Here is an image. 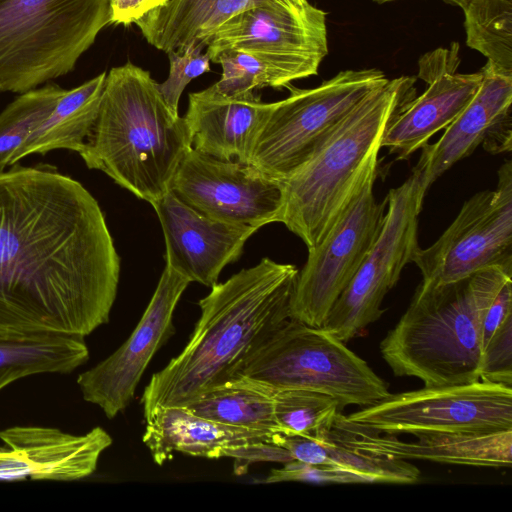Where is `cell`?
<instances>
[{"label":"cell","instance_id":"1","mask_svg":"<svg viewBox=\"0 0 512 512\" xmlns=\"http://www.w3.org/2000/svg\"><path fill=\"white\" fill-rule=\"evenodd\" d=\"M120 257L97 200L49 164L0 171V343L109 322Z\"/></svg>","mask_w":512,"mask_h":512},{"label":"cell","instance_id":"2","mask_svg":"<svg viewBox=\"0 0 512 512\" xmlns=\"http://www.w3.org/2000/svg\"><path fill=\"white\" fill-rule=\"evenodd\" d=\"M299 270L263 258L211 287L184 349L154 373L141 398L147 421L161 407L186 406L235 378L253 352L290 318Z\"/></svg>","mask_w":512,"mask_h":512},{"label":"cell","instance_id":"3","mask_svg":"<svg viewBox=\"0 0 512 512\" xmlns=\"http://www.w3.org/2000/svg\"><path fill=\"white\" fill-rule=\"evenodd\" d=\"M191 147L184 118L150 72L127 62L106 74L97 120L78 154L89 169L152 204L169 191Z\"/></svg>","mask_w":512,"mask_h":512},{"label":"cell","instance_id":"4","mask_svg":"<svg viewBox=\"0 0 512 512\" xmlns=\"http://www.w3.org/2000/svg\"><path fill=\"white\" fill-rule=\"evenodd\" d=\"M512 275L491 267L448 284L421 282L397 324L380 342L394 375L425 386L480 380L485 313Z\"/></svg>","mask_w":512,"mask_h":512},{"label":"cell","instance_id":"5","mask_svg":"<svg viewBox=\"0 0 512 512\" xmlns=\"http://www.w3.org/2000/svg\"><path fill=\"white\" fill-rule=\"evenodd\" d=\"M417 77L400 76L373 89L339 122L309 158L281 181L280 221L307 248L331 229L371 167L383 133L416 97Z\"/></svg>","mask_w":512,"mask_h":512},{"label":"cell","instance_id":"6","mask_svg":"<svg viewBox=\"0 0 512 512\" xmlns=\"http://www.w3.org/2000/svg\"><path fill=\"white\" fill-rule=\"evenodd\" d=\"M109 24V0H0L1 92L21 94L73 71Z\"/></svg>","mask_w":512,"mask_h":512},{"label":"cell","instance_id":"7","mask_svg":"<svg viewBox=\"0 0 512 512\" xmlns=\"http://www.w3.org/2000/svg\"><path fill=\"white\" fill-rule=\"evenodd\" d=\"M236 377L270 390L321 392L336 399L342 409L370 406L391 394L387 383L344 342L291 318L253 352Z\"/></svg>","mask_w":512,"mask_h":512},{"label":"cell","instance_id":"8","mask_svg":"<svg viewBox=\"0 0 512 512\" xmlns=\"http://www.w3.org/2000/svg\"><path fill=\"white\" fill-rule=\"evenodd\" d=\"M388 81L376 68L344 70L320 85L289 84L287 98L275 102L255 143L250 163L284 180L332 133L351 109Z\"/></svg>","mask_w":512,"mask_h":512},{"label":"cell","instance_id":"9","mask_svg":"<svg viewBox=\"0 0 512 512\" xmlns=\"http://www.w3.org/2000/svg\"><path fill=\"white\" fill-rule=\"evenodd\" d=\"M426 192L413 170L400 186L389 190L378 238L321 327L345 344L381 317L384 297L413 262L420 248L418 216Z\"/></svg>","mask_w":512,"mask_h":512},{"label":"cell","instance_id":"10","mask_svg":"<svg viewBox=\"0 0 512 512\" xmlns=\"http://www.w3.org/2000/svg\"><path fill=\"white\" fill-rule=\"evenodd\" d=\"M378 164L367 172L331 229L314 247L298 272L290 318L321 328L381 231L387 198L375 199Z\"/></svg>","mask_w":512,"mask_h":512},{"label":"cell","instance_id":"11","mask_svg":"<svg viewBox=\"0 0 512 512\" xmlns=\"http://www.w3.org/2000/svg\"><path fill=\"white\" fill-rule=\"evenodd\" d=\"M386 434H486L512 430V387L478 380L390 394L346 416Z\"/></svg>","mask_w":512,"mask_h":512},{"label":"cell","instance_id":"12","mask_svg":"<svg viewBox=\"0 0 512 512\" xmlns=\"http://www.w3.org/2000/svg\"><path fill=\"white\" fill-rule=\"evenodd\" d=\"M413 262L422 281L442 285L498 267L512 275V162L498 170L497 188L474 194L457 217L428 248L417 250Z\"/></svg>","mask_w":512,"mask_h":512},{"label":"cell","instance_id":"13","mask_svg":"<svg viewBox=\"0 0 512 512\" xmlns=\"http://www.w3.org/2000/svg\"><path fill=\"white\" fill-rule=\"evenodd\" d=\"M208 54L248 51L270 69L276 89L314 76L328 54L326 12L310 2L298 6L256 7L220 25L206 43Z\"/></svg>","mask_w":512,"mask_h":512},{"label":"cell","instance_id":"14","mask_svg":"<svg viewBox=\"0 0 512 512\" xmlns=\"http://www.w3.org/2000/svg\"><path fill=\"white\" fill-rule=\"evenodd\" d=\"M169 190L217 221L256 229L280 221L281 182L251 163L221 160L191 147L180 161Z\"/></svg>","mask_w":512,"mask_h":512},{"label":"cell","instance_id":"15","mask_svg":"<svg viewBox=\"0 0 512 512\" xmlns=\"http://www.w3.org/2000/svg\"><path fill=\"white\" fill-rule=\"evenodd\" d=\"M191 282L168 265L129 338L110 356L77 378L86 402L97 405L107 418L123 412L153 356L174 333L173 315Z\"/></svg>","mask_w":512,"mask_h":512},{"label":"cell","instance_id":"16","mask_svg":"<svg viewBox=\"0 0 512 512\" xmlns=\"http://www.w3.org/2000/svg\"><path fill=\"white\" fill-rule=\"evenodd\" d=\"M459 48L458 42H452L449 47L437 48L419 59L417 77L428 87L394 117L380 142V147H386L397 160L408 159L451 124L479 89L481 70L458 72Z\"/></svg>","mask_w":512,"mask_h":512},{"label":"cell","instance_id":"17","mask_svg":"<svg viewBox=\"0 0 512 512\" xmlns=\"http://www.w3.org/2000/svg\"><path fill=\"white\" fill-rule=\"evenodd\" d=\"M482 81L474 97L445 128L440 139L427 143L413 171L426 190L455 163L482 144L491 154L512 148V75L490 63L482 67Z\"/></svg>","mask_w":512,"mask_h":512},{"label":"cell","instance_id":"18","mask_svg":"<svg viewBox=\"0 0 512 512\" xmlns=\"http://www.w3.org/2000/svg\"><path fill=\"white\" fill-rule=\"evenodd\" d=\"M151 205L164 235L166 265L207 287L218 283L225 266L240 258L246 241L258 230L211 219L170 190Z\"/></svg>","mask_w":512,"mask_h":512},{"label":"cell","instance_id":"19","mask_svg":"<svg viewBox=\"0 0 512 512\" xmlns=\"http://www.w3.org/2000/svg\"><path fill=\"white\" fill-rule=\"evenodd\" d=\"M0 481H75L92 475L111 436L101 427L73 435L57 428L14 426L0 430Z\"/></svg>","mask_w":512,"mask_h":512},{"label":"cell","instance_id":"20","mask_svg":"<svg viewBox=\"0 0 512 512\" xmlns=\"http://www.w3.org/2000/svg\"><path fill=\"white\" fill-rule=\"evenodd\" d=\"M327 434L354 450L400 460H425L443 464L474 467H510L512 464V430L486 433L425 432L416 441H402L352 422L339 413Z\"/></svg>","mask_w":512,"mask_h":512},{"label":"cell","instance_id":"21","mask_svg":"<svg viewBox=\"0 0 512 512\" xmlns=\"http://www.w3.org/2000/svg\"><path fill=\"white\" fill-rule=\"evenodd\" d=\"M274 105L263 102L254 91L225 95L214 84L190 93L183 118L192 148L221 160L250 163Z\"/></svg>","mask_w":512,"mask_h":512},{"label":"cell","instance_id":"22","mask_svg":"<svg viewBox=\"0 0 512 512\" xmlns=\"http://www.w3.org/2000/svg\"><path fill=\"white\" fill-rule=\"evenodd\" d=\"M275 434L224 425L191 412L186 407L157 409L146 421L142 437L158 465L180 452L193 457L218 459L225 450L252 442H271Z\"/></svg>","mask_w":512,"mask_h":512},{"label":"cell","instance_id":"23","mask_svg":"<svg viewBox=\"0 0 512 512\" xmlns=\"http://www.w3.org/2000/svg\"><path fill=\"white\" fill-rule=\"evenodd\" d=\"M308 0H169L135 22L146 41L165 53L200 49L231 17L256 7L298 6Z\"/></svg>","mask_w":512,"mask_h":512},{"label":"cell","instance_id":"24","mask_svg":"<svg viewBox=\"0 0 512 512\" xmlns=\"http://www.w3.org/2000/svg\"><path fill=\"white\" fill-rule=\"evenodd\" d=\"M106 72L66 90L50 115L29 135L10 166L30 154L66 149L78 153L98 117Z\"/></svg>","mask_w":512,"mask_h":512},{"label":"cell","instance_id":"25","mask_svg":"<svg viewBox=\"0 0 512 512\" xmlns=\"http://www.w3.org/2000/svg\"><path fill=\"white\" fill-rule=\"evenodd\" d=\"M316 437L275 434L271 443L287 449L294 460L314 465H329L354 472L370 483L413 484L420 470L407 460L366 454L344 445L328 434Z\"/></svg>","mask_w":512,"mask_h":512},{"label":"cell","instance_id":"26","mask_svg":"<svg viewBox=\"0 0 512 512\" xmlns=\"http://www.w3.org/2000/svg\"><path fill=\"white\" fill-rule=\"evenodd\" d=\"M183 407L224 425L283 434L275 420L272 391L243 377H235Z\"/></svg>","mask_w":512,"mask_h":512},{"label":"cell","instance_id":"27","mask_svg":"<svg viewBox=\"0 0 512 512\" xmlns=\"http://www.w3.org/2000/svg\"><path fill=\"white\" fill-rule=\"evenodd\" d=\"M80 337H50L26 343H0V391L14 381L44 373L67 374L87 362Z\"/></svg>","mask_w":512,"mask_h":512},{"label":"cell","instance_id":"28","mask_svg":"<svg viewBox=\"0 0 512 512\" xmlns=\"http://www.w3.org/2000/svg\"><path fill=\"white\" fill-rule=\"evenodd\" d=\"M462 10L468 47L512 75V0H468Z\"/></svg>","mask_w":512,"mask_h":512},{"label":"cell","instance_id":"29","mask_svg":"<svg viewBox=\"0 0 512 512\" xmlns=\"http://www.w3.org/2000/svg\"><path fill=\"white\" fill-rule=\"evenodd\" d=\"M276 423L285 435L316 437L331 430L342 408L333 397L308 389L271 390Z\"/></svg>","mask_w":512,"mask_h":512},{"label":"cell","instance_id":"30","mask_svg":"<svg viewBox=\"0 0 512 512\" xmlns=\"http://www.w3.org/2000/svg\"><path fill=\"white\" fill-rule=\"evenodd\" d=\"M65 89L47 83L21 93L0 113V171L9 166L29 135L53 111Z\"/></svg>","mask_w":512,"mask_h":512},{"label":"cell","instance_id":"31","mask_svg":"<svg viewBox=\"0 0 512 512\" xmlns=\"http://www.w3.org/2000/svg\"><path fill=\"white\" fill-rule=\"evenodd\" d=\"M208 56L211 62L222 67L221 78L214 86L225 95H240L264 87L276 89L270 69L248 51L224 49Z\"/></svg>","mask_w":512,"mask_h":512},{"label":"cell","instance_id":"32","mask_svg":"<svg viewBox=\"0 0 512 512\" xmlns=\"http://www.w3.org/2000/svg\"><path fill=\"white\" fill-rule=\"evenodd\" d=\"M169 58V75L158 88L170 109L178 113L180 97L186 86L195 78L211 70V60L203 49L190 46L184 51H171Z\"/></svg>","mask_w":512,"mask_h":512},{"label":"cell","instance_id":"33","mask_svg":"<svg viewBox=\"0 0 512 512\" xmlns=\"http://www.w3.org/2000/svg\"><path fill=\"white\" fill-rule=\"evenodd\" d=\"M480 380L512 385V316L497 329L485 346Z\"/></svg>","mask_w":512,"mask_h":512},{"label":"cell","instance_id":"34","mask_svg":"<svg viewBox=\"0 0 512 512\" xmlns=\"http://www.w3.org/2000/svg\"><path fill=\"white\" fill-rule=\"evenodd\" d=\"M288 481L314 484L368 483L364 477L342 468L329 465L308 464L298 460L287 462L282 468L272 469L265 480L266 483Z\"/></svg>","mask_w":512,"mask_h":512},{"label":"cell","instance_id":"35","mask_svg":"<svg viewBox=\"0 0 512 512\" xmlns=\"http://www.w3.org/2000/svg\"><path fill=\"white\" fill-rule=\"evenodd\" d=\"M223 457L234 459L233 470L236 475L246 474L249 467L258 462L287 463L294 460L291 453L277 444L265 441L252 442L224 451Z\"/></svg>","mask_w":512,"mask_h":512},{"label":"cell","instance_id":"36","mask_svg":"<svg viewBox=\"0 0 512 512\" xmlns=\"http://www.w3.org/2000/svg\"><path fill=\"white\" fill-rule=\"evenodd\" d=\"M512 316V279L500 288L489 305L482 326L483 350L497 329Z\"/></svg>","mask_w":512,"mask_h":512},{"label":"cell","instance_id":"37","mask_svg":"<svg viewBox=\"0 0 512 512\" xmlns=\"http://www.w3.org/2000/svg\"><path fill=\"white\" fill-rule=\"evenodd\" d=\"M169 0H109L111 24L129 26Z\"/></svg>","mask_w":512,"mask_h":512},{"label":"cell","instance_id":"38","mask_svg":"<svg viewBox=\"0 0 512 512\" xmlns=\"http://www.w3.org/2000/svg\"><path fill=\"white\" fill-rule=\"evenodd\" d=\"M373 1H375L377 3H386V2H390V1H394V0H373ZM443 1L453 4V5H456L459 8L463 9L468 0H443Z\"/></svg>","mask_w":512,"mask_h":512},{"label":"cell","instance_id":"39","mask_svg":"<svg viewBox=\"0 0 512 512\" xmlns=\"http://www.w3.org/2000/svg\"><path fill=\"white\" fill-rule=\"evenodd\" d=\"M5 449H6V447H5V446H0V451H3V450H5Z\"/></svg>","mask_w":512,"mask_h":512},{"label":"cell","instance_id":"40","mask_svg":"<svg viewBox=\"0 0 512 512\" xmlns=\"http://www.w3.org/2000/svg\"><path fill=\"white\" fill-rule=\"evenodd\" d=\"M0 92H1V90H0Z\"/></svg>","mask_w":512,"mask_h":512}]
</instances>
